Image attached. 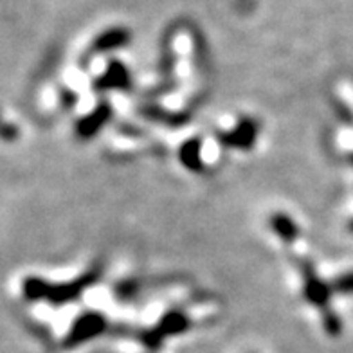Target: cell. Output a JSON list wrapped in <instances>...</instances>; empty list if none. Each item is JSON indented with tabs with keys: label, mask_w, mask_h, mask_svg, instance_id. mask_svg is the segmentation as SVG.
Masks as SVG:
<instances>
[{
	"label": "cell",
	"mask_w": 353,
	"mask_h": 353,
	"mask_svg": "<svg viewBox=\"0 0 353 353\" xmlns=\"http://www.w3.org/2000/svg\"><path fill=\"white\" fill-rule=\"evenodd\" d=\"M352 229H353V223H352Z\"/></svg>",
	"instance_id": "cell-1"
}]
</instances>
